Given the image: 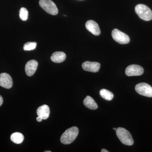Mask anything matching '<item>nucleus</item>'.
Wrapping results in <instances>:
<instances>
[{"mask_svg":"<svg viewBox=\"0 0 152 152\" xmlns=\"http://www.w3.org/2000/svg\"><path fill=\"white\" fill-rule=\"evenodd\" d=\"M79 129L76 126L69 128L61 136V142L64 145L72 143L78 135Z\"/></svg>","mask_w":152,"mask_h":152,"instance_id":"f257e3e1","label":"nucleus"},{"mask_svg":"<svg viewBox=\"0 0 152 152\" xmlns=\"http://www.w3.org/2000/svg\"><path fill=\"white\" fill-rule=\"evenodd\" d=\"M116 133L118 138L123 144L126 145H132L134 140L129 131L124 128L119 127L117 129Z\"/></svg>","mask_w":152,"mask_h":152,"instance_id":"f03ea898","label":"nucleus"},{"mask_svg":"<svg viewBox=\"0 0 152 152\" xmlns=\"http://www.w3.org/2000/svg\"><path fill=\"white\" fill-rule=\"evenodd\" d=\"M135 11L140 18L142 20L147 21L152 20V11L147 6L139 4L136 6Z\"/></svg>","mask_w":152,"mask_h":152,"instance_id":"7ed1b4c3","label":"nucleus"},{"mask_svg":"<svg viewBox=\"0 0 152 152\" xmlns=\"http://www.w3.org/2000/svg\"><path fill=\"white\" fill-rule=\"evenodd\" d=\"M39 4L46 12L53 15H56L58 12L56 6L51 0H40Z\"/></svg>","mask_w":152,"mask_h":152,"instance_id":"20e7f679","label":"nucleus"},{"mask_svg":"<svg viewBox=\"0 0 152 152\" xmlns=\"http://www.w3.org/2000/svg\"><path fill=\"white\" fill-rule=\"evenodd\" d=\"M112 36L115 41L118 43L127 44L130 42V38L127 35L118 29H114L112 32Z\"/></svg>","mask_w":152,"mask_h":152,"instance_id":"39448f33","label":"nucleus"},{"mask_svg":"<svg viewBox=\"0 0 152 152\" xmlns=\"http://www.w3.org/2000/svg\"><path fill=\"white\" fill-rule=\"evenodd\" d=\"M136 92L139 94L148 97H152V87L146 83H140L136 85Z\"/></svg>","mask_w":152,"mask_h":152,"instance_id":"423d86ee","label":"nucleus"},{"mask_svg":"<svg viewBox=\"0 0 152 152\" xmlns=\"http://www.w3.org/2000/svg\"><path fill=\"white\" fill-rule=\"evenodd\" d=\"M126 75L128 76H140L144 73L143 68L140 66L133 64L128 66L125 71Z\"/></svg>","mask_w":152,"mask_h":152,"instance_id":"0eeeda50","label":"nucleus"},{"mask_svg":"<svg viewBox=\"0 0 152 152\" xmlns=\"http://www.w3.org/2000/svg\"><path fill=\"white\" fill-rule=\"evenodd\" d=\"M13 80L12 77L9 74L3 73L0 74V86L7 89L12 87Z\"/></svg>","mask_w":152,"mask_h":152,"instance_id":"6e6552de","label":"nucleus"},{"mask_svg":"<svg viewBox=\"0 0 152 152\" xmlns=\"http://www.w3.org/2000/svg\"><path fill=\"white\" fill-rule=\"evenodd\" d=\"M101 65L96 62L87 61L82 64V67L85 71L91 72H97L99 70Z\"/></svg>","mask_w":152,"mask_h":152,"instance_id":"1a4fd4ad","label":"nucleus"},{"mask_svg":"<svg viewBox=\"0 0 152 152\" xmlns=\"http://www.w3.org/2000/svg\"><path fill=\"white\" fill-rule=\"evenodd\" d=\"M38 65V63L36 60H30L28 61L25 66V71L27 75L29 77L33 76L37 71Z\"/></svg>","mask_w":152,"mask_h":152,"instance_id":"9d476101","label":"nucleus"},{"mask_svg":"<svg viewBox=\"0 0 152 152\" xmlns=\"http://www.w3.org/2000/svg\"><path fill=\"white\" fill-rule=\"evenodd\" d=\"M86 28L89 31L95 36L99 35L101 33L99 25L94 21L90 20L86 24Z\"/></svg>","mask_w":152,"mask_h":152,"instance_id":"9b49d317","label":"nucleus"},{"mask_svg":"<svg viewBox=\"0 0 152 152\" xmlns=\"http://www.w3.org/2000/svg\"><path fill=\"white\" fill-rule=\"evenodd\" d=\"M37 113L38 116L41 117L43 120H46L50 116V108L47 105H43L38 108Z\"/></svg>","mask_w":152,"mask_h":152,"instance_id":"f8f14e48","label":"nucleus"},{"mask_svg":"<svg viewBox=\"0 0 152 152\" xmlns=\"http://www.w3.org/2000/svg\"><path fill=\"white\" fill-rule=\"evenodd\" d=\"M66 55L63 52H56L52 54L51 60L52 61L56 63L63 62L65 60Z\"/></svg>","mask_w":152,"mask_h":152,"instance_id":"ddd939ff","label":"nucleus"},{"mask_svg":"<svg viewBox=\"0 0 152 152\" xmlns=\"http://www.w3.org/2000/svg\"><path fill=\"white\" fill-rule=\"evenodd\" d=\"M84 105L87 108L91 110H95L98 108L97 104L96 103L94 100L90 96H87L83 101Z\"/></svg>","mask_w":152,"mask_h":152,"instance_id":"4468645a","label":"nucleus"},{"mask_svg":"<svg viewBox=\"0 0 152 152\" xmlns=\"http://www.w3.org/2000/svg\"><path fill=\"white\" fill-rule=\"evenodd\" d=\"M24 136L21 133L15 132L13 133L11 136V140L15 143L19 144L21 143L24 140Z\"/></svg>","mask_w":152,"mask_h":152,"instance_id":"2eb2a0df","label":"nucleus"},{"mask_svg":"<svg viewBox=\"0 0 152 152\" xmlns=\"http://www.w3.org/2000/svg\"><path fill=\"white\" fill-rule=\"evenodd\" d=\"M100 95L102 98L107 101H111L113 98L114 95L108 90L103 89L100 91Z\"/></svg>","mask_w":152,"mask_h":152,"instance_id":"dca6fc26","label":"nucleus"},{"mask_svg":"<svg viewBox=\"0 0 152 152\" xmlns=\"http://www.w3.org/2000/svg\"><path fill=\"white\" fill-rule=\"evenodd\" d=\"M37 45V43L35 42H29L24 44L23 49L25 51L32 50L35 49Z\"/></svg>","mask_w":152,"mask_h":152,"instance_id":"f3484780","label":"nucleus"},{"mask_svg":"<svg viewBox=\"0 0 152 152\" xmlns=\"http://www.w3.org/2000/svg\"><path fill=\"white\" fill-rule=\"evenodd\" d=\"M20 18L23 21H26L28 20V12L26 9L22 7L20 11Z\"/></svg>","mask_w":152,"mask_h":152,"instance_id":"a211bd4d","label":"nucleus"},{"mask_svg":"<svg viewBox=\"0 0 152 152\" xmlns=\"http://www.w3.org/2000/svg\"><path fill=\"white\" fill-rule=\"evenodd\" d=\"M3 103V99L2 97L0 95V107L2 105Z\"/></svg>","mask_w":152,"mask_h":152,"instance_id":"6ab92c4d","label":"nucleus"},{"mask_svg":"<svg viewBox=\"0 0 152 152\" xmlns=\"http://www.w3.org/2000/svg\"><path fill=\"white\" fill-rule=\"evenodd\" d=\"M42 118L41 117L39 116H38L37 118V121L38 122H41L42 121Z\"/></svg>","mask_w":152,"mask_h":152,"instance_id":"aec40b11","label":"nucleus"},{"mask_svg":"<svg viewBox=\"0 0 152 152\" xmlns=\"http://www.w3.org/2000/svg\"><path fill=\"white\" fill-rule=\"evenodd\" d=\"M101 152H109V151H108L107 150L105 149H103L101 151Z\"/></svg>","mask_w":152,"mask_h":152,"instance_id":"412c9836","label":"nucleus"},{"mask_svg":"<svg viewBox=\"0 0 152 152\" xmlns=\"http://www.w3.org/2000/svg\"><path fill=\"white\" fill-rule=\"evenodd\" d=\"M113 129L114 130H116V129H116L115 128H113Z\"/></svg>","mask_w":152,"mask_h":152,"instance_id":"4be33fe9","label":"nucleus"},{"mask_svg":"<svg viewBox=\"0 0 152 152\" xmlns=\"http://www.w3.org/2000/svg\"><path fill=\"white\" fill-rule=\"evenodd\" d=\"M45 152H51V151H46Z\"/></svg>","mask_w":152,"mask_h":152,"instance_id":"5701e85b","label":"nucleus"}]
</instances>
